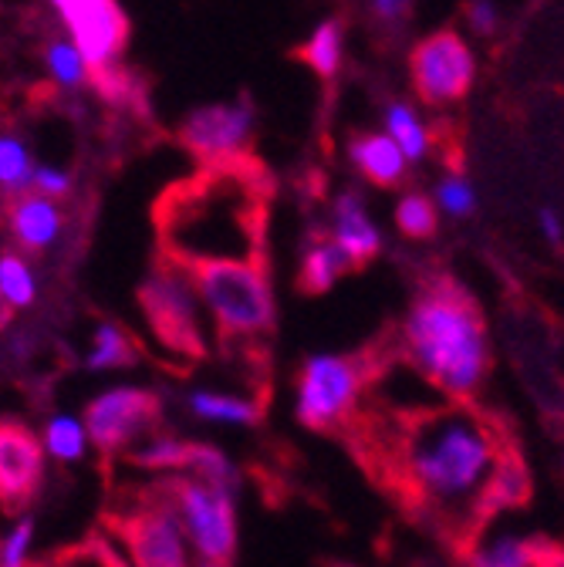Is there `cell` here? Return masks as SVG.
Listing matches in <instances>:
<instances>
[{"label":"cell","mask_w":564,"mask_h":567,"mask_svg":"<svg viewBox=\"0 0 564 567\" xmlns=\"http://www.w3.org/2000/svg\"><path fill=\"white\" fill-rule=\"evenodd\" d=\"M507 446L486 412L453 402L409 415L389 456L406 501L463 544L480 534L483 493Z\"/></svg>","instance_id":"6da1fadb"},{"label":"cell","mask_w":564,"mask_h":567,"mask_svg":"<svg viewBox=\"0 0 564 567\" xmlns=\"http://www.w3.org/2000/svg\"><path fill=\"white\" fill-rule=\"evenodd\" d=\"M267 176L250 159L206 163L156 203L163 260L180 267L264 260Z\"/></svg>","instance_id":"7a4b0ae2"},{"label":"cell","mask_w":564,"mask_h":567,"mask_svg":"<svg viewBox=\"0 0 564 567\" xmlns=\"http://www.w3.org/2000/svg\"><path fill=\"white\" fill-rule=\"evenodd\" d=\"M409 365L450 399H470L490 369L486 324L457 284L437 280L422 291L402 324Z\"/></svg>","instance_id":"3957f363"},{"label":"cell","mask_w":564,"mask_h":567,"mask_svg":"<svg viewBox=\"0 0 564 567\" xmlns=\"http://www.w3.org/2000/svg\"><path fill=\"white\" fill-rule=\"evenodd\" d=\"M183 270L224 338H260L274 328L277 308L264 260H217Z\"/></svg>","instance_id":"277c9868"},{"label":"cell","mask_w":564,"mask_h":567,"mask_svg":"<svg viewBox=\"0 0 564 567\" xmlns=\"http://www.w3.org/2000/svg\"><path fill=\"white\" fill-rule=\"evenodd\" d=\"M163 483L183 537L196 554V567H230L237 550V489L203 483L186 473Z\"/></svg>","instance_id":"5b68a950"},{"label":"cell","mask_w":564,"mask_h":567,"mask_svg":"<svg viewBox=\"0 0 564 567\" xmlns=\"http://www.w3.org/2000/svg\"><path fill=\"white\" fill-rule=\"evenodd\" d=\"M139 305H143V315L153 328V334L180 354H189V359H199L206 338H203V318H199V295L193 288L189 274L173 264L163 260L143 284L139 291Z\"/></svg>","instance_id":"8992f818"},{"label":"cell","mask_w":564,"mask_h":567,"mask_svg":"<svg viewBox=\"0 0 564 567\" xmlns=\"http://www.w3.org/2000/svg\"><path fill=\"white\" fill-rule=\"evenodd\" d=\"M366 369L345 354H311L298 379V422L305 430H331L359 405Z\"/></svg>","instance_id":"52a82bcc"},{"label":"cell","mask_w":564,"mask_h":567,"mask_svg":"<svg viewBox=\"0 0 564 567\" xmlns=\"http://www.w3.org/2000/svg\"><path fill=\"white\" fill-rule=\"evenodd\" d=\"M61 18L68 41H72L92 75L119 68V58L129 44V18L119 0H48Z\"/></svg>","instance_id":"ba28073f"},{"label":"cell","mask_w":564,"mask_h":567,"mask_svg":"<svg viewBox=\"0 0 564 567\" xmlns=\"http://www.w3.org/2000/svg\"><path fill=\"white\" fill-rule=\"evenodd\" d=\"M160 415V395L139 385H112L99 392L85 409L89 443L102 453H119L143 440Z\"/></svg>","instance_id":"9c48e42d"},{"label":"cell","mask_w":564,"mask_h":567,"mask_svg":"<svg viewBox=\"0 0 564 567\" xmlns=\"http://www.w3.org/2000/svg\"><path fill=\"white\" fill-rule=\"evenodd\" d=\"M254 135V105L250 102H224L203 105L183 118L180 138L183 146L206 166V163H230L244 159V150Z\"/></svg>","instance_id":"30bf717a"},{"label":"cell","mask_w":564,"mask_h":567,"mask_svg":"<svg viewBox=\"0 0 564 567\" xmlns=\"http://www.w3.org/2000/svg\"><path fill=\"white\" fill-rule=\"evenodd\" d=\"M119 534L135 567H193L189 544L163 489L153 504L132 511L119 524Z\"/></svg>","instance_id":"8fae6325"},{"label":"cell","mask_w":564,"mask_h":567,"mask_svg":"<svg viewBox=\"0 0 564 567\" xmlns=\"http://www.w3.org/2000/svg\"><path fill=\"white\" fill-rule=\"evenodd\" d=\"M44 446L18 419H0V511L21 514L44 483Z\"/></svg>","instance_id":"7c38bea8"},{"label":"cell","mask_w":564,"mask_h":567,"mask_svg":"<svg viewBox=\"0 0 564 567\" xmlns=\"http://www.w3.org/2000/svg\"><path fill=\"white\" fill-rule=\"evenodd\" d=\"M412 79L416 92L430 105L457 102L473 85V54L457 34H433L412 54Z\"/></svg>","instance_id":"4fadbf2b"},{"label":"cell","mask_w":564,"mask_h":567,"mask_svg":"<svg viewBox=\"0 0 564 567\" xmlns=\"http://www.w3.org/2000/svg\"><path fill=\"white\" fill-rule=\"evenodd\" d=\"M460 547L466 567H564V550L514 534H498L490 540L483 534H473Z\"/></svg>","instance_id":"5bb4252c"},{"label":"cell","mask_w":564,"mask_h":567,"mask_svg":"<svg viewBox=\"0 0 564 567\" xmlns=\"http://www.w3.org/2000/svg\"><path fill=\"white\" fill-rule=\"evenodd\" d=\"M328 240L351 260V267H362L379 257L382 234L369 217V206L359 193H341L331 203V234Z\"/></svg>","instance_id":"9a60e30c"},{"label":"cell","mask_w":564,"mask_h":567,"mask_svg":"<svg viewBox=\"0 0 564 567\" xmlns=\"http://www.w3.org/2000/svg\"><path fill=\"white\" fill-rule=\"evenodd\" d=\"M8 230L14 244L28 254H41L61 240L64 230V213L54 199L38 193H21L8 206Z\"/></svg>","instance_id":"2e32d148"},{"label":"cell","mask_w":564,"mask_h":567,"mask_svg":"<svg viewBox=\"0 0 564 567\" xmlns=\"http://www.w3.org/2000/svg\"><path fill=\"white\" fill-rule=\"evenodd\" d=\"M527 496H531V473L524 466V460L517 456L514 446L504 450L498 470H493L490 483H486V493H483V504H480V530L483 524L493 517V514H501V511H514L521 504H527Z\"/></svg>","instance_id":"e0dca14e"},{"label":"cell","mask_w":564,"mask_h":567,"mask_svg":"<svg viewBox=\"0 0 564 567\" xmlns=\"http://www.w3.org/2000/svg\"><path fill=\"white\" fill-rule=\"evenodd\" d=\"M348 156L356 163V169L376 186H396L406 176V156L386 132L356 135L348 146Z\"/></svg>","instance_id":"ac0fdd59"},{"label":"cell","mask_w":564,"mask_h":567,"mask_svg":"<svg viewBox=\"0 0 564 567\" xmlns=\"http://www.w3.org/2000/svg\"><path fill=\"white\" fill-rule=\"evenodd\" d=\"M189 412L199 422H221V425H257L260 402L240 392H217V389H196L186 399Z\"/></svg>","instance_id":"d6986e66"},{"label":"cell","mask_w":564,"mask_h":567,"mask_svg":"<svg viewBox=\"0 0 564 567\" xmlns=\"http://www.w3.org/2000/svg\"><path fill=\"white\" fill-rule=\"evenodd\" d=\"M348 270H356L351 267V260L328 240V237H318L308 244L305 257H301V291L308 295H325L328 288H335V280Z\"/></svg>","instance_id":"ffe728a7"},{"label":"cell","mask_w":564,"mask_h":567,"mask_svg":"<svg viewBox=\"0 0 564 567\" xmlns=\"http://www.w3.org/2000/svg\"><path fill=\"white\" fill-rule=\"evenodd\" d=\"M34 156L28 138L18 128L0 125V193L21 196L31 189V173H34Z\"/></svg>","instance_id":"44dd1931"},{"label":"cell","mask_w":564,"mask_h":567,"mask_svg":"<svg viewBox=\"0 0 564 567\" xmlns=\"http://www.w3.org/2000/svg\"><path fill=\"white\" fill-rule=\"evenodd\" d=\"M41 446L44 456L58 460V463H79L89 453V430L85 422L72 412H54L44 422V433H41Z\"/></svg>","instance_id":"7402d4cb"},{"label":"cell","mask_w":564,"mask_h":567,"mask_svg":"<svg viewBox=\"0 0 564 567\" xmlns=\"http://www.w3.org/2000/svg\"><path fill=\"white\" fill-rule=\"evenodd\" d=\"M34 301H38L34 267L14 250L0 254V308L4 311H28Z\"/></svg>","instance_id":"603a6c76"},{"label":"cell","mask_w":564,"mask_h":567,"mask_svg":"<svg viewBox=\"0 0 564 567\" xmlns=\"http://www.w3.org/2000/svg\"><path fill=\"white\" fill-rule=\"evenodd\" d=\"M135 351H132V341L129 334L112 324V321H102L95 331H92V341H89V354H85V369L89 372H112V369H125L132 365Z\"/></svg>","instance_id":"cb8c5ba5"},{"label":"cell","mask_w":564,"mask_h":567,"mask_svg":"<svg viewBox=\"0 0 564 567\" xmlns=\"http://www.w3.org/2000/svg\"><path fill=\"white\" fill-rule=\"evenodd\" d=\"M44 64H48V75L58 89L64 92H79L92 82V71L82 58V51L68 41V38H54L44 48Z\"/></svg>","instance_id":"d4e9b609"},{"label":"cell","mask_w":564,"mask_h":567,"mask_svg":"<svg viewBox=\"0 0 564 567\" xmlns=\"http://www.w3.org/2000/svg\"><path fill=\"white\" fill-rule=\"evenodd\" d=\"M386 135L402 150L406 163L422 159L430 150V132L419 122V115L409 105H389L386 109Z\"/></svg>","instance_id":"484cf974"},{"label":"cell","mask_w":564,"mask_h":567,"mask_svg":"<svg viewBox=\"0 0 564 567\" xmlns=\"http://www.w3.org/2000/svg\"><path fill=\"white\" fill-rule=\"evenodd\" d=\"M189 453H193V443L186 440H176V436H153L146 443H139L132 450V463L143 466V470H163V473H186L189 466Z\"/></svg>","instance_id":"4316f807"},{"label":"cell","mask_w":564,"mask_h":567,"mask_svg":"<svg viewBox=\"0 0 564 567\" xmlns=\"http://www.w3.org/2000/svg\"><path fill=\"white\" fill-rule=\"evenodd\" d=\"M396 227L412 237V240H427L437 234L440 227V213L433 206L430 196H422V193H406L396 206Z\"/></svg>","instance_id":"83f0119b"},{"label":"cell","mask_w":564,"mask_h":567,"mask_svg":"<svg viewBox=\"0 0 564 567\" xmlns=\"http://www.w3.org/2000/svg\"><path fill=\"white\" fill-rule=\"evenodd\" d=\"M341 48H345V41H341L338 21H321L315 28V34L308 38V44L301 48V58L318 71L321 79H331L341 64Z\"/></svg>","instance_id":"f1b7e54d"},{"label":"cell","mask_w":564,"mask_h":567,"mask_svg":"<svg viewBox=\"0 0 564 567\" xmlns=\"http://www.w3.org/2000/svg\"><path fill=\"white\" fill-rule=\"evenodd\" d=\"M437 206L450 217H470L473 206H476V196H473V186L457 173V176H447L440 186H437Z\"/></svg>","instance_id":"f546056e"},{"label":"cell","mask_w":564,"mask_h":567,"mask_svg":"<svg viewBox=\"0 0 564 567\" xmlns=\"http://www.w3.org/2000/svg\"><path fill=\"white\" fill-rule=\"evenodd\" d=\"M34 544V520L24 514L0 544V567H28V554Z\"/></svg>","instance_id":"4dcf8cb0"},{"label":"cell","mask_w":564,"mask_h":567,"mask_svg":"<svg viewBox=\"0 0 564 567\" xmlns=\"http://www.w3.org/2000/svg\"><path fill=\"white\" fill-rule=\"evenodd\" d=\"M28 193H38V196H48V199H61L72 193V176L64 169H54V166H34L31 173V189Z\"/></svg>","instance_id":"1f68e13d"},{"label":"cell","mask_w":564,"mask_h":567,"mask_svg":"<svg viewBox=\"0 0 564 567\" xmlns=\"http://www.w3.org/2000/svg\"><path fill=\"white\" fill-rule=\"evenodd\" d=\"M537 227H541V234H544V240L547 244H561L564 240V224H561V217L554 209H541V217H537Z\"/></svg>","instance_id":"d6a6232c"},{"label":"cell","mask_w":564,"mask_h":567,"mask_svg":"<svg viewBox=\"0 0 564 567\" xmlns=\"http://www.w3.org/2000/svg\"><path fill=\"white\" fill-rule=\"evenodd\" d=\"M470 21H473V28L476 31H493V24H498V11L490 8V0H476V4L470 8Z\"/></svg>","instance_id":"836d02e7"},{"label":"cell","mask_w":564,"mask_h":567,"mask_svg":"<svg viewBox=\"0 0 564 567\" xmlns=\"http://www.w3.org/2000/svg\"><path fill=\"white\" fill-rule=\"evenodd\" d=\"M406 8H409V0H372V11H376L382 21H396Z\"/></svg>","instance_id":"e575fe53"}]
</instances>
